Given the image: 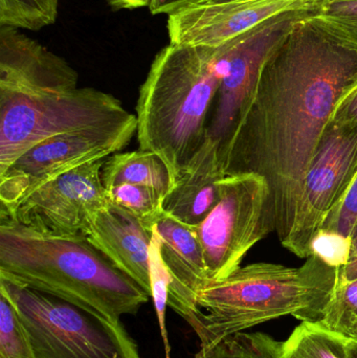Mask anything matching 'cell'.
Returning <instances> with one entry per match:
<instances>
[{"label": "cell", "instance_id": "obj_1", "mask_svg": "<svg viewBox=\"0 0 357 358\" xmlns=\"http://www.w3.org/2000/svg\"><path fill=\"white\" fill-rule=\"evenodd\" d=\"M312 16L270 55L219 146L226 176L253 173L266 181L272 231L291 252L308 170L337 104L357 85L356 50Z\"/></svg>", "mask_w": 357, "mask_h": 358}, {"label": "cell", "instance_id": "obj_2", "mask_svg": "<svg viewBox=\"0 0 357 358\" xmlns=\"http://www.w3.org/2000/svg\"><path fill=\"white\" fill-rule=\"evenodd\" d=\"M305 260L299 267L253 263L199 290L190 325L199 341L195 358H211L226 338L270 320L291 315L320 323L337 288L340 268L316 256Z\"/></svg>", "mask_w": 357, "mask_h": 358}, {"label": "cell", "instance_id": "obj_3", "mask_svg": "<svg viewBox=\"0 0 357 358\" xmlns=\"http://www.w3.org/2000/svg\"><path fill=\"white\" fill-rule=\"evenodd\" d=\"M0 278L112 321L151 299L86 236L60 237L10 220H0Z\"/></svg>", "mask_w": 357, "mask_h": 358}, {"label": "cell", "instance_id": "obj_4", "mask_svg": "<svg viewBox=\"0 0 357 358\" xmlns=\"http://www.w3.org/2000/svg\"><path fill=\"white\" fill-rule=\"evenodd\" d=\"M220 81L216 48L169 43L157 52L140 85L138 145L165 162L172 181L207 138Z\"/></svg>", "mask_w": 357, "mask_h": 358}, {"label": "cell", "instance_id": "obj_5", "mask_svg": "<svg viewBox=\"0 0 357 358\" xmlns=\"http://www.w3.org/2000/svg\"><path fill=\"white\" fill-rule=\"evenodd\" d=\"M14 305L34 358H142L121 321L0 278Z\"/></svg>", "mask_w": 357, "mask_h": 358}, {"label": "cell", "instance_id": "obj_6", "mask_svg": "<svg viewBox=\"0 0 357 358\" xmlns=\"http://www.w3.org/2000/svg\"><path fill=\"white\" fill-rule=\"evenodd\" d=\"M134 117L119 99L92 87L35 94H0V174L48 138Z\"/></svg>", "mask_w": 357, "mask_h": 358}, {"label": "cell", "instance_id": "obj_7", "mask_svg": "<svg viewBox=\"0 0 357 358\" xmlns=\"http://www.w3.org/2000/svg\"><path fill=\"white\" fill-rule=\"evenodd\" d=\"M219 200L196 227L210 282L230 277L247 252L270 235V189L257 174L220 179Z\"/></svg>", "mask_w": 357, "mask_h": 358}, {"label": "cell", "instance_id": "obj_8", "mask_svg": "<svg viewBox=\"0 0 357 358\" xmlns=\"http://www.w3.org/2000/svg\"><path fill=\"white\" fill-rule=\"evenodd\" d=\"M138 131V120L48 138L0 174V216L12 212L42 185L123 150Z\"/></svg>", "mask_w": 357, "mask_h": 358}, {"label": "cell", "instance_id": "obj_9", "mask_svg": "<svg viewBox=\"0 0 357 358\" xmlns=\"http://www.w3.org/2000/svg\"><path fill=\"white\" fill-rule=\"evenodd\" d=\"M318 10L305 8L283 13L216 48L221 81L210 117L207 136L219 146L251 96L270 55L298 22Z\"/></svg>", "mask_w": 357, "mask_h": 358}, {"label": "cell", "instance_id": "obj_10", "mask_svg": "<svg viewBox=\"0 0 357 358\" xmlns=\"http://www.w3.org/2000/svg\"><path fill=\"white\" fill-rule=\"evenodd\" d=\"M104 163L87 164L42 185L0 220L60 237L87 235L94 217L110 203L101 179Z\"/></svg>", "mask_w": 357, "mask_h": 358}, {"label": "cell", "instance_id": "obj_11", "mask_svg": "<svg viewBox=\"0 0 357 358\" xmlns=\"http://www.w3.org/2000/svg\"><path fill=\"white\" fill-rule=\"evenodd\" d=\"M357 174V124L330 121L304 182L293 254L310 257L309 243L340 208Z\"/></svg>", "mask_w": 357, "mask_h": 358}, {"label": "cell", "instance_id": "obj_12", "mask_svg": "<svg viewBox=\"0 0 357 358\" xmlns=\"http://www.w3.org/2000/svg\"><path fill=\"white\" fill-rule=\"evenodd\" d=\"M325 0H230L186 6L168 15L170 43L218 48L283 13L320 8Z\"/></svg>", "mask_w": 357, "mask_h": 358}, {"label": "cell", "instance_id": "obj_13", "mask_svg": "<svg viewBox=\"0 0 357 358\" xmlns=\"http://www.w3.org/2000/svg\"><path fill=\"white\" fill-rule=\"evenodd\" d=\"M79 75L62 57L10 27H0V94H35L78 88Z\"/></svg>", "mask_w": 357, "mask_h": 358}, {"label": "cell", "instance_id": "obj_14", "mask_svg": "<svg viewBox=\"0 0 357 358\" xmlns=\"http://www.w3.org/2000/svg\"><path fill=\"white\" fill-rule=\"evenodd\" d=\"M153 227L170 275L168 305L191 325L197 313V294L210 282L196 229L178 222L165 210Z\"/></svg>", "mask_w": 357, "mask_h": 358}, {"label": "cell", "instance_id": "obj_15", "mask_svg": "<svg viewBox=\"0 0 357 358\" xmlns=\"http://www.w3.org/2000/svg\"><path fill=\"white\" fill-rule=\"evenodd\" d=\"M86 237L151 296L149 250L152 231L134 215L110 201L94 217Z\"/></svg>", "mask_w": 357, "mask_h": 358}, {"label": "cell", "instance_id": "obj_16", "mask_svg": "<svg viewBox=\"0 0 357 358\" xmlns=\"http://www.w3.org/2000/svg\"><path fill=\"white\" fill-rule=\"evenodd\" d=\"M224 176L219 145L207 134L190 165L172 181L163 197V210L178 222L196 229L217 204L218 182Z\"/></svg>", "mask_w": 357, "mask_h": 358}, {"label": "cell", "instance_id": "obj_17", "mask_svg": "<svg viewBox=\"0 0 357 358\" xmlns=\"http://www.w3.org/2000/svg\"><path fill=\"white\" fill-rule=\"evenodd\" d=\"M101 179L106 189L129 183L154 187L165 196L172 185L165 162L156 153L142 149L110 155L103 166Z\"/></svg>", "mask_w": 357, "mask_h": 358}, {"label": "cell", "instance_id": "obj_18", "mask_svg": "<svg viewBox=\"0 0 357 358\" xmlns=\"http://www.w3.org/2000/svg\"><path fill=\"white\" fill-rule=\"evenodd\" d=\"M346 342L320 323L302 322L283 342L280 358H346Z\"/></svg>", "mask_w": 357, "mask_h": 358}, {"label": "cell", "instance_id": "obj_19", "mask_svg": "<svg viewBox=\"0 0 357 358\" xmlns=\"http://www.w3.org/2000/svg\"><path fill=\"white\" fill-rule=\"evenodd\" d=\"M60 0H0V27L39 31L56 22Z\"/></svg>", "mask_w": 357, "mask_h": 358}, {"label": "cell", "instance_id": "obj_20", "mask_svg": "<svg viewBox=\"0 0 357 358\" xmlns=\"http://www.w3.org/2000/svg\"><path fill=\"white\" fill-rule=\"evenodd\" d=\"M109 200L131 213L149 231L163 215L165 194L148 185H117L106 189Z\"/></svg>", "mask_w": 357, "mask_h": 358}, {"label": "cell", "instance_id": "obj_21", "mask_svg": "<svg viewBox=\"0 0 357 358\" xmlns=\"http://www.w3.org/2000/svg\"><path fill=\"white\" fill-rule=\"evenodd\" d=\"M320 324L344 338H357V279L347 281L339 275L335 294Z\"/></svg>", "mask_w": 357, "mask_h": 358}, {"label": "cell", "instance_id": "obj_22", "mask_svg": "<svg viewBox=\"0 0 357 358\" xmlns=\"http://www.w3.org/2000/svg\"><path fill=\"white\" fill-rule=\"evenodd\" d=\"M310 18L357 52V0L323 2Z\"/></svg>", "mask_w": 357, "mask_h": 358}, {"label": "cell", "instance_id": "obj_23", "mask_svg": "<svg viewBox=\"0 0 357 358\" xmlns=\"http://www.w3.org/2000/svg\"><path fill=\"white\" fill-rule=\"evenodd\" d=\"M282 344L262 332H240L226 338L211 358H280Z\"/></svg>", "mask_w": 357, "mask_h": 358}, {"label": "cell", "instance_id": "obj_24", "mask_svg": "<svg viewBox=\"0 0 357 358\" xmlns=\"http://www.w3.org/2000/svg\"><path fill=\"white\" fill-rule=\"evenodd\" d=\"M0 358H34L14 305L0 292Z\"/></svg>", "mask_w": 357, "mask_h": 358}, {"label": "cell", "instance_id": "obj_25", "mask_svg": "<svg viewBox=\"0 0 357 358\" xmlns=\"http://www.w3.org/2000/svg\"><path fill=\"white\" fill-rule=\"evenodd\" d=\"M152 231L150 250V282H151V300L154 304L159 319V329L161 338L165 345L166 355L170 358V343L168 338L167 326H166V310H167L168 298H169L170 275L161 259V248H159V236L154 227Z\"/></svg>", "mask_w": 357, "mask_h": 358}, {"label": "cell", "instance_id": "obj_26", "mask_svg": "<svg viewBox=\"0 0 357 358\" xmlns=\"http://www.w3.org/2000/svg\"><path fill=\"white\" fill-rule=\"evenodd\" d=\"M352 248V237L333 229H321L309 243L310 256L318 257L325 264L335 268L347 265Z\"/></svg>", "mask_w": 357, "mask_h": 358}, {"label": "cell", "instance_id": "obj_27", "mask_svg": "<svg viewBox=\"0 0 357 358\" xmlns=\"http://www.w3.org/2000/svg\"><path fill=\"white\" fill-rule=\"evenodd\" d=\"M357 225V174L340 208L327 219L322 229H333L352 237Z\"/></svg>", "mask_w": 357, "mask_h": 358}, {"label": "cell", "instance_id": "obj_28", "mask_svg": "<svg viewBox=\"0 0 357 358\" xmlns=\"http://www.w3.org/2000/svg\"><path fill=\"white\" fill-rule=\"evenodd\" d=\"M331 121L357 124V85L337 104Z\"/></svg>", "mask_w": 357, "mask_h": 358}, {"label": "cell", "instance_id": "obj_29", "mask_svg": "<svg viewBox=\"0 0 357 358\" xmlns=\"http://www.w3.org/2000/svg\"><path fill=\"white\" fill-rule=\"evenodd\" d=\"M201 1L203 0H152L148 8L153 15H169L180 8L197 4Z\"/></svg>", "mask_w": 357, "mask_h": 358}, {"label": "cell", "instance_id": "obj_30", "mask_svg": "<svg viewBox=\"0 0 357 358\" xmlns=\"http://www.w3.org/2000/svg\"><path fill=\"white\" fill-rule=\"evenodd\" d=\"M340 275L347 281L357 279V225L352 234V248L349 261L346 266L340 268Z\"/></svg>", "mask_w": 357, "mask_h": 358}, {"label": "cell", "instance_id": "obj_31", "mask_svg": "<svg viewBox=\"0 0 357 358\" xmlns=\"http://www.w3.org/2000/svg\"><path fill=\"white\" fill-rule=\"evenodd\" d=\"M106 1L112 10H122L149 8L152 0H106Z\"/></svg>", "mask_w": 357, "mask_h": 358}, {"label": "cell", "instance_id": "obj_32", "mask_svg": "<svg viewBox=\"0 0 357 358\" xmlns=\"http://www.w3.org/2000/svg\"><path fill=\"white\" fill-rule=\"evenodd\" d=\"M346 358H357V338H347V342H346Z\"/></svg>", "mask_w": 357, "mask_h": 358}, {"label": "cell", "instance_id": "obj_33", "mask_svg": "<svg viewBox=\"0 0 357 358\" xmlns=\"http://www.w3.org/2000/svg\"><path fill=\"white\" fill-rule=\"evenodd\" d=\"M230 1V0H203V1L199 2V3H212V2H224ZM198 4V3H197Z\"/></svg>", "mask_w": 357, "mask_h": 358}, {"label": "cell", "instance_id": "obj_34", "mask_svg": "<svg viewBox=\"0 0 357 358\" xmlns=\"http://www.w3.org/2000/svg\"><path fill=\"white\" fill-rule=\"evenodd\" d=\"M327 1H351V0H327Z\"/></svg>", "mask_w": 357, "mask_h": 358}]
</instances>
